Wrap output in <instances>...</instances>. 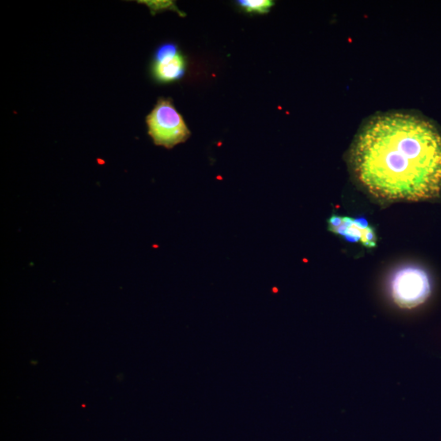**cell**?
I'll return each mask as SVG.
<instances>
[{
	"mask_svg": "<svg viewBox=\"0 0 441 441\" xmlns=\"http://www.w3.org/2000/svg\"><path fill=\"white\" fill-rule=\"evenodd\" d=\"M360 243L366 248H374L377 244V235L374 227H369L363 233Z\"/></svg>",
	"mask_w": 441,
	"mask_h": 441,
	"instance_id": "cell-7",
	"label": "cell"
},
{
	"mask_svg": "<svg viewBox=\"0 0 441 441\" xmlns=\"http://www.w3.org/2000/svg\"><path fill=\"white\" fill-rule=\"evenodd\" d=\"M148 133L156 145L172 149L183 143L190 132L168 98H159L153 110L146 116Z\"/></svg>",
	"mask_w": 441,
	"mask_h": 441,
	"instance_id": "cell-2",
	"label": "cell"
},
{
	"mask_svg": "<svg viewBox=\"0 0 441 441\" xmlns=\"http://www.w3.org/2000/svg\"><path fill=\"white\" fill-rule=\"evenodd\" d=\"M341 223H342V216H339L335 214L332 215L328 219V230L333 233L337 227L341 226Z\"/></svg>",
	"mask_w": 441,
	"mask_h": 441,
	"instance_id": "cell-8",
	"label": "cell"
},
{
	"mask_svg": "<svg viewBox=\"0 0 441 441\" xmlns=\"http://www.w3.org/2000/svg\"><path fill=\"white\" fill-rule=\"evenodd\" d=\"M351 162L377 198L426 201L441 194V134L422 117L390 113L372 118L354 141Z\"/></svg>",
	"mask_w": 441,
	"mask_h": 441,
	"instance_id": "cell-1",
	"label": "cell"
},
{
	"mask_svg": "<svg viewBox=\"0 0 441 441\" xmlns=\"http://www.w3.org/2000/svg\"><path fill=\"white\" fill-rule=\"evenodd\" d=\"M431 291L428 275L416 266L400 268L390 280L392 299L400 308L412 309L420 306L427 301Z\"/></svg>",
	"mask_w": 441,
	"mask_h": 441,
	"instance_id": "cell-3",
	"label": "cell"
},
{
	"mask_svg": "<svg viewBox=\"0 0 441 441\" xmlns=\"http://www.w3.org/2000/svg\"><path fill=\"white\" fill-rule=\"evenodd\" d=\"M186 71V61L179 52L163 50L155 53L153 74L155 79L170 83L182 79Z\"/></svg>",
	"mask_w": 441,
	"mask_h": 441,
	"instance_id": "cell-4",
	"label": "cell"
},
{
	"mask_svg": "<svg viewBox=\"0 0 441 441\" xmlns=\"http://www.w3.org/2000/svg\"><path fill=\"white\" fill-rule=\"evenodd\" d=\"M137 3L141 4H145L148 8H150L152 15H155L158 12H161L164 10L175 11L178 12L180 16H185L182 12L178 10V8L176 7L175 3L173 1H151V0H141L137 1Z\"/></svg>",
	"mask_w": 441,
	"mask_h": 441,
	"instance_id": "cell-6",
	"label": "cell"
},
{
	"mask_svg": "<svg viewBox=\"0 0 441 441\" xmlns=\"http://www.w3.org/2000/svg\"><path fill=\"white\" fill-rule=\"evenodd\" d=\"M239 4L246 12L265 13L273 6L274 3L270 0H241Z\"/></svg>",
	"mask_w": 441,
	"mask_h": 441,
	"instance_id": "cell-5",
	"label": "cell"
}]
</instances>
